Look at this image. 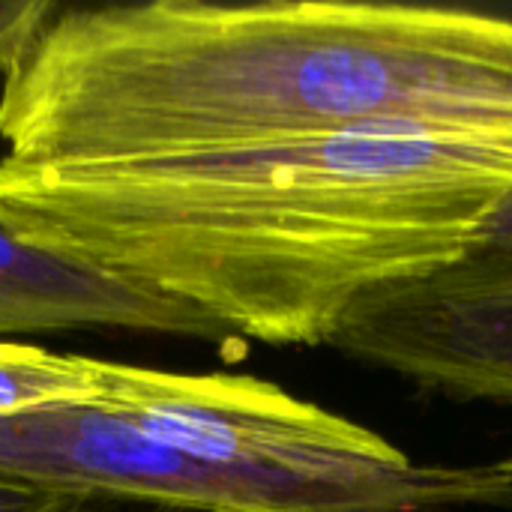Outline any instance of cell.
I'll use <instances>...</instances> for the list:
<instances>
[{"instance_id":"cell-1","label":"cell","mask_w":512,"mask_h":512,"mask_svg":"<svg viewBox=\"0 0 512 512\" xmlns=\"http://www.w3.org/2000/svg\"><path fill=\"white\" fill-rule=\"evenodd\" d=\"M330 135L512 150V18L393 0L54 6L0 84L3 156L27 165Z\"/></svg>"},{"instance_id":"cell-2","label":"cell","mask_w":512,"mask_h":512,"mask_svg":"<svg viewBox=\"0 0 512 512\" xmlns=\"http://www.w3.org/2000/svg\"><path fill=\"white\" fill-rule=\"evenodd\" d=\"M507 192L512 150L423 135L96 165L0 156L15 231L177 303L216 348L330 345L369 294L468 258Z\"/></svg>"},{"instance_id":"cell-3","label":"cell","mask_w":512,"mask_h":512,"mask_svg":"<svg viewBox=\"0 0 512 512\" xmlns=\"http://www.w3.org/2000/svg\"><path fill=\"white\" fill-rule=\"evenodd\" d=\"M330 348L429 396L512 408V252H471L369 294Z\"/></svg>"},{"instance_id":"cell-4","label":"cell","mask_w":512,"mask_h":512,"mask_svg":"<svg viewBox=\"0 0 512 512\" xmlns=\"http://www.w3.org/2000/svg\"><path fill=\"white\" fill-rule=\"evenodd\" d=\"M0 477L90 501L126 498L147 507L237 512L204 465L99 402L3 414Z\"/></svg>"},{"instance_id":"cell-5","label":"cell","mask_w":512,"mask_h":512,"mask_svg":"<svg viewBox=\"0 0 512 512\" xmlns=\"http://www.w3.org/2000/svg\"><path fill=\"white\" fill-rule=\"evenodd\" d=\"M102 327L210 342L177 303L42 246L0 216V342Z\"/></svg>"},{"instance_id":"cell-6","label":"cell","mask_w":512,"mask_h":512,"mask_svg":"<svg viewBox=\"0 0 512 512\" xmlns=\"http://www.w3.org/2000/svg\"><path fill=\"white\" fill-rule=\"evenodd\" d=\"M102 360L0 342V417L42 405L99 402Z\"/></svg>"},{"instance_id":"cell-7","label":"cell","mask_w":512,"mask_h":512,"mask_svg":"<svg viewBox=\"0 0 512 512\" xmlns=\"http://www.w3.org/2000/svg\"><path fill=\"white\" fill-rule=\"evenodd\" d=\"M54 6V0H0V75L12 69Z\"/></svg>"},{"instance_id":"cell-8","label":"cell","mask_w":512,"mask_h":512,"mask_svg":"<svg viewBox=\"0 0 512 512\" xmlns=\"http://www.w3.org/2000/svg\"><path fill=\"white\" fill-rule=\"evenodd\" d=\"M93 501L0 477V512H87Z\"/></svg>"},{"instance_id":"cell-9","label":"cell","mask_w":512,"mask_h":512,"mask_svg":"<svg viewBox=\"0 0 512 512\" xmlns=\"http://www.w3.org/2000/svg\"><path fill=\"white\" fill-rule=\"evenodd\" d=\"M474 252H512V192H507L486 216Z\"/></svg>"},{"instance_id":"cell-10","label":"cell","mask_w":512,"mask_h":512,"mask_svg":"<svg viewBox=\"0 0 512 512\" xmlns=\"http://www.w3.org/2000/svg\"><path fill=\"white\" fill-rule=\"evenodd\" d=\"M495 465H498V471H501V474H504V477L512 483V456L501 459V462H495Z\"/></svg>"},{"instance_id":"cell-11","label":"cell","mask_w":512,"mask_h":512,"mask_svg":"<svg viewBox=\"0 0 512 512\" xmlns=\"http://www.w3.org/2000/svg\"><path fill=\"white\" fill-rule=\"evenodd\" d=\"M138 512H198V510H180V507H144Z\"/></svg>"}]
</instances>
